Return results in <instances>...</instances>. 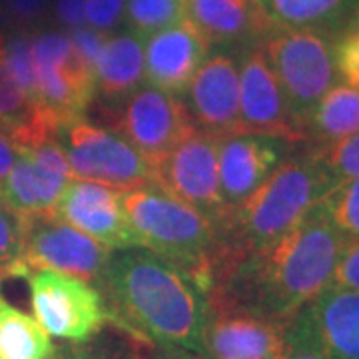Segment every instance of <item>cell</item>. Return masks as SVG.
I'll list each match as a JSON object with an SVG mask.
<instances>
[{
	"label": "cell",
	"instance_id": "obj_17",
	"mask_svg": "<svg viewBox=\"0 0 359 359\" xmlns=\"http://www.w3.org/2000/svg\"><path fill=\"white\" fill-rule=\"evenodd\" d=\"M54 218L100 242L108 250L140 245L122 208L120 192L96 182H68Z\"/></svg>",
	"mask_w": 359,
	"mask_h": 359
},
{
	"label": "cell",
	"instance_id": "obj_4",
	"mask_svg": "<svg viewBox=\"0 0 359 359\" xmlns=\"http://www.w3.org/2000/svg\"><path fill=\"white\" fill-rule=\"evenodd\" d=\"M122 208L142 248L164 257L208 294L224 242L218 230L190 205L144 186L120 192Z\"/></svg>",
	"mask_w": 359,
	"mask_h": 359
},
{
	"label": "cell",
	"instance_id": "obj_39",
	"mask_svg": "<svg viewBox=\"0 0 359 359\" xmlns=\"http://www.w3.org/2000/svg\"><path fill=\"white\" fill-rule=\"evenodd\" d=\"M156 359H208L198 353H190V351H182V349H160L158 347V355Z\"/></svg>",
	"mask_w": 359,
	"mask_h": 359
},
{
	"label": "cell",
	"instance_id": "obj_41",
	"mask_svg": "<svg viewBox=\"0 0 359 359\" xmlns=\"http://www.w3.org/2000/svg\"><path fill=\"white\" fill-rule=\"evenodd\" d=\"M254 2H259V4H262V2H264V0H254Z\"/></svg>",
	"mask_w": 359,
	"mask_h": 359
},
{
	"label": "cell",
	"instance_id": "obj_20",
	"mask_svg": "<svg viewBox=\"0 0 359 359\" xmlns=\"http://www.w3.org/2000/svg\"><path fill=\"white\" fill-rule=\"evenodd\" d=\"M330 359H359V292L330 285L308 306Z\"/></svg>",
	"mask_w": 359,
	"mask_h": 359
},
{
	"label": "cell",
	"instance_id": "obj_29",
	"mask_svg": "<svg viewBox=\"0 0 359 359\" xmlns=\"http://www.w3.org/2000/svg\"><path fill=\"white\" fill-rule=\"evenodd\" d=\"M321 204L347 240H359V176L339 184Z\"/></svg>",
	"mask_w": 359,
	"mask_h": 359
},
{
	"label": "cell",
	"instance_id": "obj_24",
	"mask_svg": "<svg viewBox=\"0 0 359 359\" xmlns=\"http://www.w3.org/2000/svg\"><path fill=\"white\" fill-rule=\"evenodd\" d=\"M359 130V90L347 84L330 88L306 124V142L313 148L332 146Z\"/></svg>",
	"mask_w": 359,
	"mask_h": 359
},
{
	"label": "cell",
	"instance_id": "obj_13",
	"mask_svg": "<svg viewBox=\"0 0 359 359\" xmlns=\"http://www.w3.org/2000/svg\"><path fill=\"white\" fill-rule=\"evenodd\" d=\"M70 178V166L58 138L18 148V158L0 190V202L20 218L54 216Z\"/></svg>",
	"mask_w": 359,
	"mask_h": 359
},
{
	"label": "cell",
	"instance_id": "obj_7",
	"mask_svg": "<svg viewBox=\"0 0 359 359\" xmlns=\"http://www.w3.org/2000/svg\"><path fill=\"white\" fill-rule=\"evenodd\" d=\"M100 116L104 128L122 136L152 168L196 130L184 100L154 86H142L116 106L102 104Z\"/></svg>",
	"mask_w": 359,
	"mask_h": 359
},
{
	"label": "cell",
	"instance_id": "obj_3",
	"mask_svg": "<svg viewBox=\"0 0 359 359\" xmlns=\"http://www.w3.org/2000/svg\"><path fill=\"white\" fill-rule=\"evenodd\" d=\"M334 190L332 180L309 148L290 156L248 202L231 216L224 252L248 256L276 244Z\"/></svg>",
	"mask_w": 359,
	"mask_h": 359
},
{
	"label": "cell",
	"instance_id": "obj_19",
	"mask_svg": "<svg viewBox=\"0 0 359 359\" xmlns=\"http://www.w3.org/2000/svg\"><path fill=\"white\" fill-rule=\"evenodd\" d=\"M208 52L210 44L204 36L188 20H182L146 39L144 76L150 86L182 98Z\"/></svg>",
	"mask_w": 359,
	"mask_h": 359
},
{
	"label": "cell",
	"instance_id": "obj_30",
	"mask_svg": "<svg viewBox=\"0 0 359 359\" xmlns=\"http://www.w3.org/2000/svg\"><path fill=\"white\" fill-rule=\"evenodd\" d=\"M30 40H32V34L26 30H16L13 34L4 36V60H6V66L13 74L14 82L25 92L26 98L39 108Z\"/></svg>",
	"mask_w": 359,
	"mask_h": 359
},
{
	"label": "cell",
	"instance_id": "obj_15",
	"mask_svg": "<svg viewBox=\"0 0 359 359\" xmlns=\"http://www.w3.org/2000/svg\"><path fill=\"white\" fill-rule=\"evenodd\" d=\"M182 100L196 130L218 140L240 134L238 52L226 48L208 52Z\"/></svg>",
	"mask_w": 359,
	"mask_h": 359
},
{
	"label": "cell",
	"instance_id": "obj_38",
	"mask_svg": "<svg viewBox=\"0 0 359 359\" xmlns=\"http://www.w3.org/2000/svg\"><path fill=\"white\" fill-rule=\"evenodd\" d=\"M16 158H18V146L14 144L11 136H6L0 130V190L13 170Z\"/></svg>",
	"mask_w": 359,
	"mask_h": 359
},
{
	"label": "cell",
	"instance_id": "obj_1",
	"mask_svg": "<svg viewBox=\"0 0 359 359\" xmlns=\"http://www.w3.org/2000/svg\"><path fill=\"white\" fill-rule=\"evenodd\" d=\"M346 244L347 238L320 202L266 250L248 256L222 252L208 294L290 323L332 285Z\"/></svg>",
	"mask_w": 359,
	"mask_h": 359
},
{
	"label": "cell",
	"instance_id": "obj_34",
	"mask_svg": "<svg viewBox=\"0 0 359 359\" xmlns=\"http://www.w3.org/2000/svg\"><path fill=\"white\" fill-rule=\"evenodd\" d=\"M108 39H110L108 32H100V30H94V28H76V30H72L70 42H72L74 52H76L78 60L94 74H96V62H98L104 44H106Z\"/></svg>",
	"mask_w": 359,
	"mask_h": 359
},
{
	"label": "cell",
	"instance_id": "obj_33",
	"mask_svg": "<svg viewBox=\"0 0 359 359\" xmlns=\"http://www.w3.org/2000/svg\"><path fill=\"white\" fill-rule=\"evenodd\" d=\"M50 0H0V16L16 30L40 25L48 13Z\"/></svg>",
	"mask_w": 359,
	"mask_h": 359
},
{
	"label": "cell",
	"instance_id": "obj_11",
	"mask_svg": "<svg viewBox=\"0 0 359 359\" xmlns=\"http://www.w3.org/2000/svg\"><path fill=\"white\" fill-rule=\"evenodd\" d=\"M205 358L282 359L290 323L271 320L218 294L205 295Z\"/></svg>",
	"mask_w": 359,
	"mask_h": 359
},
{
	"label": "cell",
	"instance_id": "obj_16",
	"mask_svg": "<svg viewBox=\"0 0 359 359\" xmlns=\"http://www.w3.org/2000/svg\"><path fill=\"white\" fill-rule=\"evenodd\" d=\"M292 146L283 138L268 134L240 132L219 138V192L231 216L292 156Z\"/></svg>",
	"mask_w": 359,
	"mask_h": 359
},
{
	"label": "cell",
	"instance_id": "obj_35",
	"mask_svg": "<svg viewBox=\"0 0 359 359\" xmlns=\"http://www.w3.org/2000/svg\"><path fill=\"white\" fill-rule=\"evenodd\" d=\"M126 0H86L84 4V22H88L94 30L108 32L120 25L124 16Z\"/></svg>",
	"mask_w": 359,
	"mask_h": 359
},
{
	"label": "cell",
	"instance_id": "obj_31",
	"mask_svg": "<svg viewBox=\"0 0 359 359\" xmlns=\"http://www.w3.org/2000/svg\"><path fill=\"white\" fill-rule=\"evenodd\" d=\"M282 359H330L321 346L311 313L304 308L290 321L285 332V347Z\"/></svg>",
	"mask_w": 359,
	"mask_h": 359
},
{
	"label": "cell",
	"instance_id": "obj_21",
	"mask_svg": "<svg viewBox=\"0 0 359 359\" xmlns=\"http://www.w3.org/2000/svg\"><path fill=\"white\" fill-rule=\"evenodd\" d=\"M144 46L134 32L110 36L96 62V94L104 106H116L144 86Z\"/></svg>",
	"mask_w": 359,
	"mask_h": 359
},
{
	"label": "cell",
	"instance_id": "obj_26",
	"mask_svg": "<svg viewBox=\"0 0 359 359\" xmlns=\"http://www.w3.org/2000/svg\"><path fill=\"white\" fill-rule=\"evenodd\" d=\"M182 20H186V0H126L130 32L140 39H148Z\"/></svg>",
	"mask_w": 359,
	"mask_h": 359
},
{
	"label": "cell",
	"instance_id": "obj_5",
	"mask_svg": "<svg viewBox=\"0 0 359 359\" xmlns=\"http://www.w3.org/2000/svg\"><path fill=\"white\" fill-rule=\"evenodd\" d=\"M259 46L282 86L292 114L306 132L311 110L339 78L334 40L313 30L273 26Z\"/></svg>",
	"mask_w": 359,
	"mask_h": 359
},
{
	"label": "cell",
	"instance_id": "obj_27",
	"mask_svg": "<svg viewBox=\"0 0 359 359\" xmlns=\"http://www.w3.org/2000/svg\"><path fill=\"white\" fill-rule=\"evenodd\" d=\"M25 242V219L0 202V282L25 278L26 269L20 262Z\"/></svg>",
	"mask_w": 359,
	"mask_h": 359
},
{
	"label": "cell",
	"instance_id": "obj_37",
	"mask_svg": "<svg viewBox=\"0 0 359 359\" xmlns=\"http://www.w3.org/2000/svg\"><path fill=\"white\" fill-rule=\"evenodd\" d=\"M84 4L86 0H56V18L58 22L70 28V30H76L82 28L84 25Z\"/></svg>",
	"mask_w": 359,
	"mask_h": 359
},
{
	"label": "cell",
	"instance_id": "obj_22",
	"mask_svg": "<svg viewBox=\"0 0 359 359\" xmlns=\"http://www.w3.org/2000/svg\"><path fill=\"white\" fill-rule=\"evenodd\" d=\"M262 6L276 26L313 30L332 40L359 26V0H264Z\"/></svg>",
	"mask_w": 359,
	"mask_h": 359
},
{
	"label": "cell",
	"instance_id": "obj_10",
	"mask_svg": "<svg viewBox=\"0 0 359 359\" xmlns=\"http://www.w3.org/2000/svg\"><path fill=\"white\" fill-rule=\"evenodd\" d=\"M36 102L58 124L86 116L96 98V74L78 60L70 36L56 30L32 34Z\"/></svg>",
	"mask_w": 359,
	"mask_h": 359
},
{
	"label": "cell",
	"instance_id": "obj_14",
	"mask_svg": "<svg viewBox=\"0 0 359 359\" xmlns=\"http://www.w3.org/2000/svg\"><path fill=\"white\" fill-rule=\"evenodd\" d=\"M240 62V132L278 136L306 144V132L292 114L283 90L259 44L238 52Z\"/></svg>",
	"mask_w": 359,
	"mask_h": 359
},
{
	"label": "cell",
	"instance_id": "obj_40",
	"mask_svg": "<svg viewBox=\"0 0 359 359\" xmlns=\"http://www.w3.org/2000/svg\"><path fill=\"white\" fill-rule=\"evenodd\" d=\"M50 359H82V355L78 353L76 346H70V347H58L56 349V353H54V358Z\"/></svg>",
	"mask_w": 359,
	"mask_h": 359
},
{
	"label": "cell",
	"instance_id": "obj_25",
	"mask_svg": "<svg viewBox=\"0 0 359 359\" xmlns=\"http://www.w3.org/2000/svg\"><path fill=\"white\" fill-rule=\"evenodd\" d=\"M56 349L39 321L0 294V359H50Z\"/></svg>",
	"mask_w": 359,
	"mask_h": 359
},
{
	"label": "cell",
	"instance_id": "obj_6",
	"mask_svg": "<svg viewBox=\"0 0 359 359\" xmlns=\"http://www.w3.org/2000/svg\"><path fill=\"white\" fill-rule=\"evenodd\" d=\"M58 144L65 150L72 178L122 192L154 186V168L122 136L90 122L86 116L60 124Z\"/></svg>",
	"mask_w": 359,
	"mask_h": 359
},
{
	"label": "cell",
	"instance_id": "obj_18",
	"mask_svg": "<svg viewBox=\"0 0 359 359\" xmlns=\"http://www.w3.org/2000/svg\"><path fill=\"white\" fill-rule=\"evenodd\" d=\"M186 20L210 48L233 52L259 44L276 26L254 0H186Z\"/></svg>",
	"mask_w": 359,
	"mask_h": 359
},
{
	"label": "cell",
	"instance_id": "obj_32",
	"mask_svg": "<svg viewBox=\"0 0 359 359\" xmlns=\"http://www.w3.org/2000/svg\"><path fill=\"white\" fill-rule=\"evenodd\" d=\"M334 58L337 76L344 78L347 86L359 90V26L334 40Z\"/></svg>",
	"mask_w": 359,
	"mask_h": 359
},
{
	"label": "cell",
	"instance_id": "obj_8",
	"mask_svg": "<svg viewBox=\"0 0 359 359\" xmlns=\"http://www.w3.org/2000/svg\"><path fill=\"white\" fill-rule=\"evenodd\" d=\"M154 186L200 212L224 238L231 214L219 192L218 138L194 130L154 168Z\"/></svg>",
	"mask_w": 359,
	"mask_h": 359
},
{
	"label": "cell",
	"instance_id": "obj_12",
	"mask_svg": "<svg viewBox=\"0 0 359 359\" xmlns=\"http://www.w3.org/2000/svg\"><path fill=\"white\" fill-rule=\"evenodd\" d=\"M25 219V242L20 262L26 278L32 271H60L98 287L110 257V250L54 216Z\"/></svg>",
	"mask_w": 359,
	"mask_h": 359
},
{
	"label": "cell",
	"instance_id": "obj_2",
	"mask_svg": "<svg viewBox=\"0 0 359 359\" xmlns=\"http://www.w3.org/2000/svg\"><path fill=\"white\" fill-rule=\"evenodd\" d=\"M108 316L160 349L204 355L205 295L188 273L134 245L110 254L98 285ZM205 358V355H204Z\"/></svg>",
	"mask_w": 359,
	"mask_h": 359
},
{
	"label": "cell",
	"instance_id": "obj_36",
	"mask_svg": "<svg viewBox=\"0 0 359 359\" xmlns=\"http://www.w3.org/2000/svg\"><path fill=\"white\" fill-rule=\"evenodd\" d=\"M334 287L359 292V240H347L332 278Z\"/></svg>",
	"mask_w": 359,
	"mask_h": 359
},
{
	"label": "cell",
	"instance_id": "obj_28",
	"mask_svg": "<svg viewBox=\"0 0 359 359\" xmlns=\"http://www.w3.org/2000/svg\"><path fill=\"white\" fill-rule=\"evenodd\" d=\"M311 150L318 156L334 188L359 176V130L332 146H323V148L311 146Z\"/></svg>",
	"mask_w": 359,
	"mask_h": 359
},
{
	"label": "cell",
	"instance_id": "obj_9",
	"mask_svg": "<svg viewBox=\"0 0 359 359\" xmlns=\"http://www.w3.org/2000/svg\"><path fill=\"white\" fill-rule=\"evenodd\" d=\"M34 320L52 337L80 346L110 320L102 294L92 283L60 271H32L28 278Z\"/></svg>",
	"mask_w": 359,
	"mask_h": 359
},
{
	"label": "cell",
	"instance_id": "obj_23",
	"mask_svg": "<svg viewBox=\"0 0 359 359\" xmlns=\"http://www.w3.org/2000/svg\"><path fill=\"white\" fill-rule=\"evenodd\" d=\"M60 124L36 108L25 96L4 60V34L0 32V130L11 136L18 148L58 138Z\"/></svg>",
	"mask_w": 359,
	"mask_h": 359
}]
</instances>
